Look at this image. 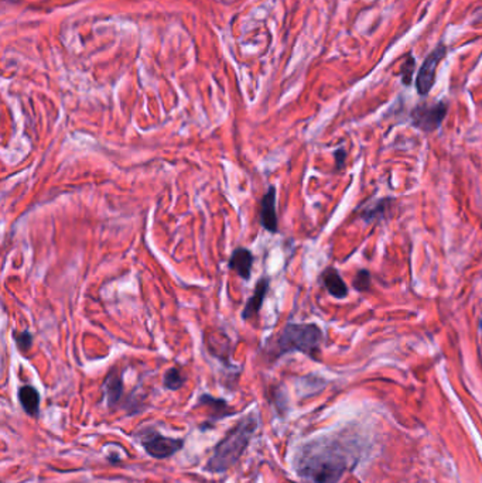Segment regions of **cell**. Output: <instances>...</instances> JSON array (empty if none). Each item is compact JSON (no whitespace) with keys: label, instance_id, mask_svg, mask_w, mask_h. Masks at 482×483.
<instances>
[{"label":"cell","instance_id":"cell-1","mask_svg":"<svg viewBox=\"0 0 482 483\" xmlns=\"http://www.w3.org/2000/svg\"><path fill=\"white\" fill-rule=\"evenodd\" d=\"M294 465L306 482L337 483L347 470V455L337 441L315 440L298 451Z\"/></svg>","mask_w":482,"mask_h":483},{"label":"cell","instance_id":"cell-2","mask_svg":"<svg viewBox=\"0 0 482 483\" xmlns=\"http://www.w3.org/2000/svg\"><path fill=\"white\" fill-rule=\"evenodd\" d=\"M257 427L259 419L256 414L242 417L234 428L230 430L227 436L214 447L213 454L207 461L206 471L211 474H223L231 470L241 460Z\"/></svg>","mask_w":482,"mask_h":483},{"label":"cell","instance_id":"cell-3","mask_svg":"<svg viewBox=\"0 0 482 483\" xmlns=\"http://www.w3.org/2000/svg\"><path fill=\"white\" fill-rule=\"evenodd\" d=\"M323 342V331L315 324H293L288 322L279 338L276 339V358L290 353L301 352L313 359L320 352Z\"/></svg>","mask_w":482,"mask_h":483},{"label":"cell","instance_id":"cell-4","mask_svg":"<svg viewBox=\"0 0 482 483\" xmlns=\"http://www.w3.org/2000/svg\"><path fill=\"white\" fill-rule=\"evenodd\" d=\"M138 438L145 451L156 460L170 458L184 447V441L181 438L166 437L153 428L143 430L138 434Z\"/></svg>","mask_w":482,"mask_h":483},{"label":"cell","instance_id":"cell-5","mask_svg":"<svg viewBox=\"0 0 482 483\" xmlns=\"http://www.w3.org/2000/svg\"><path fill=\"white\" fill-rule=\"evenodd\" d=\"M447 109L449 106L446 102H439V103H432V105L420 103L412 110L413 126L426 133L436 132L443 123L447 115Z\"/></svg>","mask_w":482,"mask_h":483},{"label":"cell","instance_id":"cell-6","mask_svg":"<svg viewBox=\"0 0 482 483\" xmlns=\"http://www.w3.org/2000/svg\"><path fill=\"white\" fill-rule=\"evenodd\" d=\"M447 54V47L444 44L437 45L425 59V62L422 64L417 78H416V88L417 92L420 95H427L436 81V72H437V67L442 62V59L446 57Z\"/></svg>","mask_w":482,"mask_h":483},{"label":"cell","instance_id":"cell-7","mask_svg":"<svg viewBox=\"0 0 482 483\" xmlns=\"http://www.w3.org/2000/svg\"><path fill=\"white\" fill-rule=\"evenodd\" d=\"M260 225L270 234L277 232L276 188L271 186L260 201Z\"/></svg>","mask_w":482,"mask_h":483},{"label":"cell","instance_id":"cell-8","mask_svg":"<svg viewBox=\"0 0 482 483\" xmlns=\"http://www.w3.org/2000/svg\"><path fill=\"white\" fill-rule=\"evenodd\" d=\"M253 261H254V257L249 249L238 247L232 251L230 261H228V267L231 270H235L241 278L247 281L252 275Z\"/></svg>","mask_w":482,"mask_h":483},{"label":"cell","instance_id":"cell-9","mask_svg":"<svg viewBox=\"0 0 482 483\" xmlns=\"http://www.w3.org/2000/svg\"><path fill=\"white\" fill-rule=\"evenodd\" d=\"M267 291H269V278L263 277L256 283V287H254L252 297L246 301V304L243 307V311H242L243 319H250L259 314Z\"/></svg>","mask_w":482,"mask_h":483},{"label":"cell","instance_id":"cell-10","mask_svg":"<svg viewBox=\"0 0 482 483\" xmlns=\"http://www.w3.org/2000/svg\"><path fill=\"white\" fill-rule=\"evenodd\" d=\"M321 281L332 297L345 298L348 295V287L334 267H328L321 273Z\"/></svg>","mask_w":482,"mask_h":483},{"label":"cell","instance_id":"cell-11","mask_svg":"<svg viewBox=\"0 0 482 483\" xmlns=\"http://www.w3.org/2000/svg\"><path fill=\"white\" fill-rule=\"evenodd\" d=\"M17 397L20 406L30 417H37L40 413V393L34 386L24 385L18 389Z\"/></svg>","mask_w":482,"mask_h":483},{"label":"cell","instance_id":"cell-12","mask_svg":"<svg viewBox=\"0 0 482 483\" xmlns=\"http://www.w3.org/2000/svg\"><path fill=\"white\" fill-rule=\"evenodd\" d=\"M102 389H103L106 403L112 409L113 406H116L119 403V400L123 396V382H122V377L116 373V370H112L106 376V379L102 385Z\"/></svg>","mask_w":482,"mask_h":483},{"label":"cell","instance_id":"cell-13","mask_svg":"<svg viewBox=\"0 0 482 483\" xmlns=\"http://www.w3.org/2000/svg\"><path fill=\"white\" fill-rule=\"evenodd\" d=\"M198 404H200V406L203 404V406L211 407V409L214 410L211 419H215V421L220 420V419H223L224 416L230 414V413H228V403H227L225 400H223V399H215V397H213V396H210V394H203V396L200 397V400H198Z\"/></svg>","mask_w":482,"mask_h":483},{"label":"cell","instance_id":"cell-14","mask_svg":"<svg viewBox=\"0 0 482 483\" xmlns=\"http://www.w3.org/2000/svg\"><path fill=\"white\" fill-rule=\"evenodd\" d=\"M184 383H186V377L183 376V373L177 368L169 369L163 377L164 387L169 390H173V392L181 389L184 386Z\"/></svg>","mask_w":482,"mask_h":483},{"label":"cell","instance_id":"cell-15","mask_svg":"<svg viewBox=\"0 0 482 483\" xmlns=\"http://www.w3.org/2000/svg\"><path fill=\"white\" fill-rule=\"evenodd\" d=\"M415 58L409 54L403 64H402V81L405 85H410L412 84V76H413V71H415Z\"/></svg>","mask_w":482,"mask_h":483},{"label":"cell","instance_id":"cell-16","mask_svg":"<svg viewBox=\"0 0 482 483\" xmlns=\"http://www.w3.org/2000/svg\"><path fill=\"white\" fill-rule=\"evenodd\" d=\"M371 285V275L366 270H359L354 278V288L358 291H366Z\"/></svg>","mask_w":482,"mask_h":483},{"label":"cell","instance_id":"cell-17","mask_svg":"<svg viewBox=\"0 0 482 483\" xmlns=\"http://www.w3.org/2000/svg\"><path fill=\"white\" fill-rule=\"evenodd\" d=\"M14 341H16L20 351L27 352L33 345V335L27 331L20 332V334H14Z\"/></svg>","mask_w":482,"mask_h":483},{"label":"cell","instance_id":"cell-18","mask_svg":"<svg viewBox=\"0 0 482 483\" xmlns=\"http://www.w3.org/2000/svg\"><path fill=\"white\" fill-rule=\"evenodd\" d=\"M335 159H337V169L340 170V169L342 167V164H344V159H345V152H344L342 149L337 150V152H335Z\"/></svg>","mask_w":482,"mask_h":483}]
</instances>
